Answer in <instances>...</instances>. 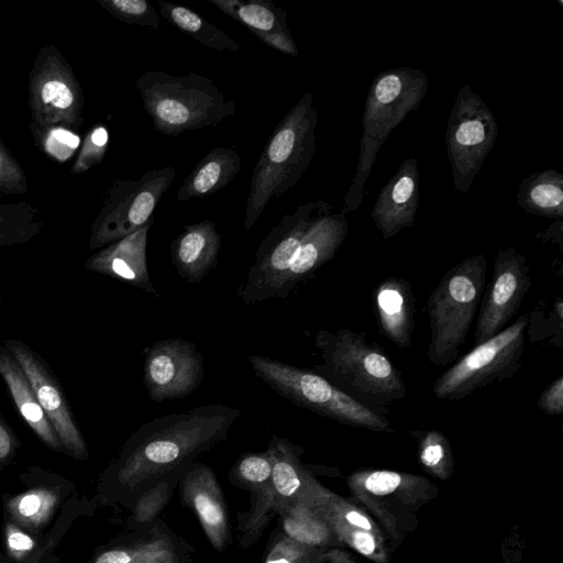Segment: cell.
I'll return each mask as SVG.
<instances>
[{
    "instance_id": "obj_1",
    "label": "cell",
    "mask_w": 563,
    "mask_h": 563,
    "mask_svg": "<svg viewBox=\"0 0 563 563\" xmlns=\"http://www.w3.org/2000/svg\"><path fill=\"white\" fill-rule=\"evenodd\" d=\"M239 408L205 405L154 418L136 429L100 476L95 503L132 507L150 486L186 470L221 441Z\"/></svg>"
},
{
    "instance_id": "obj_2",
    "label": "cell",
    "mask_w": 563,
    "mask_h": 563,
    "mask_svg": "<svg viewBox=\"0 0 563 563\" xmlns=\"http://www.w3.org/2000/svg\"><path fill=\"white\" fill-rule=\"evenodd\" d=\"M313 345L322 363L312 371L372 410L386 416L393 402L406 397L401 373L378 344L367 342L365 332L322 329Z\"/></svg>"
},
{
    "instance_id": "obj_3",
    "label": "cell",
    "mask_w": 563,
    "mask_h": 563,
    "mask_svg": "<svg viewBox=\"0 0 563 563\" xmlns=\"http://www.w3.org/2000/svg\"><path fill=\"white\" fill-rule=\"evenodd\" d=\"M318 112L307 91L271 133L255 164L243 227L250 231L273 197L286 194L301 178L316 153Z\"/></svg>"
},
{
    "instance_id": "obj_4",
    "label": "cell",
    "mask_w": 563,
    "mask_h": 563,
    "mask_svg": "<svg viewBox=\"0 0 563 563\" xmlns=\"http://www.w3.org/2000/svg\"><path fill=\"white\" fill-rule=\"evenodd\" d=\"M427 89L428 79L421 69L398 67L374 77L366 96L356 170L344 196L343 214L360 208L382 145L406 115L418 109Z\"/></svg>"
},
{
    "instance_id": "obj_5",
    "label": "cell",
    "mask_w": 563,
    "mask_h": 563,
    "mask_svg": "<svg viewBox=\"0 0 563 563\" xmlns=\"http://www.w3.org/2000/svg\"><path fill=\"white\" fill-rule=\"evenodd\" d=\"M136 87L153 126L165 135L216 126L235 114L234 100L227 99L212 79L196 73L174 76L146 70Z\"/></svg>"
},
{
    "instance_id": "obj_6",
    "label": "cell",
    "mask_w": 563,
    "mask_h": 563,
    "mask_svg": "<svg viewBox=\"0 0 563 563\" xmlns=\"http://www.w3.org/2000/svg\"><path fill=\"white\" fill-rule=\"evenodd\" d=\"M487 260L478 254L450 268L427 300L430 342L428 358L445 366L465 343L485 289Z\"/></svg>"
},
{
    "instance_id": "obj_7",
    "label": "cell",
    "mask_w": 563,
    "mask_h": 563,
    "mask_svg": "<svg viewBox=\"0 0 563 563\" xmlns=\"http://www.w3.org/2000/svg\"><path fill=\"white\" fill-rule=\"evenodd\" d=\"M249 362L257 377L299 407L354 428L393 430L387 416L355 400L314 371L257 354L250 355Z\"/></svg>"
},
{
    "instance_id": "obj_8",
    "label": "cell",
    "mask_w": 563,
    "mask_h": 563,
    "mask_svg": "<svg viewBox=\"0 0 563 563\" xmlns=\"http://www.w3.org/2000/svg\"><path fill=\"white\" fill-rule=\"evenodd\" d=\"M528 316H519L510 325L472 351L440 375L432 387L442 401L461 400L496 382L511 378L521 366Z\"/></svg>"
},
{
    "instance_id": "obj_9",
    "label": "cell",
    "mask_w": 563,
    "mask_h": 563,
    "mask_svg": "<svg viewBox=\"0 0 563 563\" xmlns=\"http://www.w3.org/2000/svg\"><path fill=\"white\" fill-rule=\"evenodd\" d=\"M332 208L329 202L317 200L300 205L295 212L282 218L261 242L254 264L239 286L238 294L244 303L277 298L306 232L318 219L330 214Z\"/></svg>"
},
{
    "instance_id": "obj_10",
    "label": "cell",
    "mask_w": 563,
    "mask_h": 563,
    "mask_svg": "<svg viewBox=\"0 0 563 563\" xmlns=\"http://www.w3.org/2000/svg\"><path fill=\"white\" fill-rule=\"evenodd\" d=\"M495 114L468 85L455 97L448 124L445 144L455 189L466 194L482 169L497 137Z\"/></svg>"
},
{
    "instance_id": "obj_11",
    "label": "cell",
    "mask_w": 563,
    "mask_h": 563,
    "mask_svg": "<svg viewBox=\"0 0 563 563\" xmlns=\"http://www.w3.org/2000/svg\"><path fill=\"white\" fill-rule=\"evenodd\" d=\"M175 176V167L166 166L136 180H114L91 225L89 249H102L154 220L156 206Z\"/></svg>"
},
{
    "instance_id": "obj_12",
    "label": "cell",
    "mask_w": 563,
    "mask_h": 563,
    "mask_svg": "<svg viewBox=\"0 0 563 563\" xmlns=\"http://www.w3.org/2000/svg\"><path fill=\"white\" fill-rule=\"evenodd\" d=\"M31 122L78 132L85 121L82 88L73 67L54 44L43 45L29 74Z\"/></svg>"
},
{
    "instance_id": "obj_13",
    "label": "cell",
    "mask_w": 563,
    "mask_h": 563,
    "mask_svg": "<svg viewBox=\"0 0 563 563\" xmlns=\"http://www.w3.org/2000/svg\"><path fill=\"white\" fill-rule=\"evenodd\" d=\"M531 285L532 277L525 255L514 247L499 250L495 257L492 279L485 286L477 311L475 345L487 341L507 327L519 311Z\"/></svg>"
},
{
    "instance_id": "obj_14",
    "label": "cell",
    "mask_w": 563,
    "mask_h": 563,
    "mask_svg": "<svg viewBox=\"0 0 563 563\" xmlns=\"http://www.w3.org/2000/svg\"><path fill=\"white\" fill-rule=\"evenodd\" d=\"M272 460V477L256 495L252 511L239 526L240 544L251 545L261 536L269 520L291 503L305 486L300 465L301 449L288 439L273 435L266 450Z\"/></svg>"
},
{
    "instance_id": "obj_15",
    "label": "cell",
    "mask_w": 563,
    "mask_h": 563,
    "mask_svg": "<svg viewBox=\"0 0 563 563\" xmlns=\"http://www.w3.org/2000/svg\"><path fill=\"white\" fill-rule=\"evenodd\" d=\"M2 345L22 367L36 399L51 422L64 453L78 461L89 456L63 388L44 358L20 339H7Z\"/></svg>"
},
{
    "instance_id": "obj_16",
    "label": "cell",
    "mask_w": 563,
    "mask_h": 563,
    "mask_svg": "<svg viewBox=\"0 0 563 563\" xmlns=\"http://www.w3.org/2000/svg\"><path fill=\"white\" fill-rule=\"evenodd\" d=\"M203 373L201 353L183 338L158 340L144 350L143 383L155 402L189 396L200 386Z\"/></svg>"
},
{
    "instance_id": "obj_17",
    "label": "cell",
    "mask_w": 563,
    "mask_h": 563,
    "mask_svg": "<svg viewBox=\"0 0 563 563\" xmlns=\"http://www.w3.org/2000/svg\"><path fill=\"white\" fill-rule=\"evenodd\" d=\"M25 489L2 497L3 519L40 538L67 499L75 484L64 476L40 466H30L19 475Z\"/></svg>"
},
{
    "instance_id": "obj_18",
    "label": "cell",
    "mask_w": 563,
    "mask_h": 563,
    "mask_svg": "<svg viewBox=\"0 0 563 563\" xmlns=\"http://www.w3.org/2000/svg\"><path fill=\"white\" fill-rule=\"evenodd\" d=\"M185 505L197 515L209 542L223 551L230 542L227 505L213 471L202 463H192L179 479Z\"/></svg>"
},
{
    "instance_id": "obj_19",
    "label": "cell",
    "mask_w": 563,
    "mask_h": 563,
    "mask_svg": "<svg viewBox=\"0 0 563 563\" xmlns=\"http://www.w3.org/2000/svg\"><path fill=\"white\" fill-rule=\"evenodd\" d=\"M420 196V174L413 157L405 159L379 191L371 218L382 233L390 239L411 228L416 220Z\"/></svg>"
},
{
    "instance_id": "obj_20",
    "label": "cell",
    "mask_w": 563,
    "mask_h": 563,
    "mask_svg": "<svg viewBox=\"0 0 563 563\" xmlns=\"http://www.w3.org/2000/svg\"><path fill=\"white\" fill-rule=\"evenodd\" d=\"M345 214L330 213L318 219L306 232L295 260L287 271L277 298L287 297L332 260L347 234Z\"/></svg>"
},
{
    "instance_id": "obj_21",
    "label": "cell",
    "mask_w": 563,
    "mask_h": 563,
    "mask_svg": "<svg viewBox=\"0 0 563 563\" xmlns=\"http://www.w3.org/2000/svg\"><path fill=\"white\" fill-rule=\"evenodd\" d=\"M154 220L102 247L86 261L85 267L158 297V291L150 278L146 260L147 234Z\"/></svg>"
},
{
    "instance_id": "obj_22",
    "label": "cell",
    "mask_w": 563,
    "mask_h": 563,
    "mask_svg": "<svg viewBox=\"0 0 563 563\" xmlns=\"http://www.w3.org/2000/svg\"><path fill=\"white\" fill-rule=\"evenodd\" d=\"M221 236L212 220L184 227L170 243L172 263L179 277L199 284L218 264Z\"/></svg>"
},
{
    "instance_id": "obj_23",
    "label": "cell",
    "mask_w": 563,
    "mask_h": 563,
    "mask_svg": "<svg viewBox=\"0 0 563 563\" xmlns=\"http://www.w3.org/2000/svg\"><path fill=\"white\" fill-rule=\"evenodd\" d=\"M415 301L409 282L400 277L385 278L374 290V303L380 331L400 349L411 346Z\"/></svg>"
},
{
    "instance_id": "obj_24",
    "label": "cell",
    "mask_w": 563,
    "mask_h": 563,
    "mask_svg": "<svg viewBox=\"0 0 563 563\" xmlns=\"http://www.w3.org/2000/svg\"><path fill=\"white\" fill-rule=\"evenodd\" d=\"M0 376L8 387L19 413L35 435L51 450L64 453L22 367L3 345H0Z\"/></svg>"
},
{
    "instance_id": "obj_25",
    "label": "cell",
    "mask_w": 563,
    "mask_h": 563,
    "mask_svg": "<svg viewBox=\"0 0 563 563\" xmlns=\"http://www.w3.org/2000/svg\"><path fill=\"white\" fill-rule=\"evenodd\" d=\"M242 168L234 148L217 146L202 157L184 180L177 201L205 198L227 187Z\"/></svg>"
},
{
    "instance_id": "obj_26",
    "label": "cell",
    "mask_w": 563,
    "mask_h": 563,
    "mask_svg": "<svg viewBox=\"0 0 563 563\" xmlns=\"http://www.w3.org/2000/svg\"><path fill=\"white\" fill-rule=\"evenodd\" d=\"M517 203L530 214L563 219V175L554 168L536 172L519 185Z\"/></svg>"
},
{
    "instance_id": "obj_27",
    "label": "cell",
    "mask_w": 563,
    "mask_h": 563,
    "mask_svg": "<svg viewBox=\"0 0 563 563\" xmlns=\"http://www.w3.org/2000/svg\"><path fill=\"white\" fill-rule=\"evenodd\" d=\"M157 5L166 21L200 44L219 52H238L241 48L239 42L189 8L163 0Z\"/></svg>"
},
{
    "instance_id": "obj_28",
    "label": "cell",
    "mask_w": 563,
    "mask_h": 563,
    "mask_svg": "<svg viewBox=\"0 0 563 563\" xmlns=\"http://www.w3.org/2000/svg\"><path fill=\"white\" fill-rule=\"evenodd\" d=\"M249 30L282 32L288 30L287 12L269 0H208Z\"/></svg>"
},
{
    "instance_id": "obj_29",
    "label": "cell",
    "mask_w": 563,
    "mask_h": 563,
    "mask_svg": "<svg viewBox=\"0 0 563 563\" xmlns=\"http://www.w3.org/2000/svg\"><path fill=\"white\" fill-rule=\"evenodd\" d=\"M42 228L37 209L29 202L0 203V247L25 244Z\"/></svg>"
},
{
    "instance_id": "obj_30",
    "label": "cell",
    "mask_w": 563,
    "mask_h": 563,
    "mask_svg": "<svg viewBox=\"0 0 563 563\" xmlns=\"http://www.w3.org/2000/svg\"><path fill=\"white\" fill-rule=\"evenodd\" d=\"M93 500H86L74 493L60 509L53 528L46 531L41 538L38 550L30 555L23 563H43V561L54 554L62 538L69 530L71 523L80 516H88L93 512Z\"/></svg>"
},
{
    "instance_id": "obj_31",
    "label": "cell",
    "mask_w": 563,
    "mask_h": 563,
    "mask_svg": "<svg viewBox=\"0 0 563 563\" xmlns=\"http://www.w3.org/2000/svg\"><path fill=\"white\" fill-rule=\"evenodd\" d=\"M527 316L526 334H528L531 342L548 340L551 344L562 349L563 300L560 296L554 298L550 307L540 301Z\"/></svg>"
},
{
    "instance_id": "obj_32",
    "label": "cell",
    "mask_w": 563,
    "mask_h": 563,
    "mask_svg": "<svg viewBox=\"0 0 563 563\" xmlns=\"http://www.w3.org/2000/svg\"><path fill=\"white\" fill-rule=\"evenodd\" d=\"M181 476L167 477L146 488L132 505L128 525L133 528H146L167 504L173 488Z\"/></svg>"
},
{
    "instance_id": "obj_33",
    "label": "cell",
    "mask_w": 563,
    "mask_h": 563,
    "mask_svg": "<svg viewBox=\"0 0 563 563\" xmlns=\"http://www.w3.org/2000/svg\"><path fill=\"white\" fill-rule=\"evenodd\" d=\"M35 145L51 159L64 163L71 158L80 144L77 133L62 125L30 123Z\"/></svg>"
},
{
    "instance_id": "obj_34",
    "label": "cell",
    "mask_w": 563,
    "mask_h": 563,
    "mask_svg": "<svg viewBox=\"0 0 563 563\" xmlns=\"http://www.w3.org/2000/svg\"><path fill=\"white\" fill-rule=\"evenodd\" d=\"M272 477V460L268 453H245L230 472L232 485L257 493Z\"/></svg>"
},
{
    "instance_id": "obj_35",
    "label": "cell",
    "mask_w": 563,
    "mask_h": 563,
    "mask_svg": "<svg viewBox=\"0 0 563 563\" xmlns=\"http://www.w3.org/2000/svg\"><path fill=\"white\" fill-rule=\"evenodd\" d=\"M112 16L128 24L150 27L159 26V15L146 0H97Z\"/></svg>"
},
{
    "instance_id": "obj_36",
    "label": "cell",
    "mask_w": 563,
    "mask_h": 563,
    "mask_svg": "<svg viewBox=\"0 0 563 563\" xmlns=\"http://www.w3.org/2000/svg\"><path fill=\"white\" fill-rule=\"evenodd\" d=\"M130 563H183L172 537L154 530L140 536L137 550Z\"/></svg>"
},
{
    "instance_id": "obj_37",
    "label": "cell",
    "mask_w": 563,
    "mask_h": 563,
    "mask_svg": "<svg viewBox=\"0 0 563 563\" xmlns=\"http://www.w3.org/2000/svg\"><path fill=\"white\" fill-rule=\"evenodd\" d=\"M109 144V132L102 124L87 131L70 173L80 175L98 165L104 157Z\"/></svg>"
},
{
    "instance_id": "obj_38",
    "label": "cell",
    "mask_w": 563,
    "mask_h": 563,
    "mask_svg": "<svg viewBox=\"0 0 563 563\" xmlns=\"http://www.w3.org/2000/svg\"><path fill=\"white\" fill-rule=\"evenodd\" d=\"M3 540L5 555L12 563H23L30 555L38 550L41 544L40 537L4 519Z\"/></svg>"
},
{
    "instance_id": "obj_39",
    "label": "cell",
    "mask_w": 563,
    "mask_h": 563,
    "mask_svg": "<svg viewBox=\"0 0 563 563\" xmlns=\"http://www.w3.org/2000/svg\"><path fill=\"white\" fill-rule=\"evenodd\" d=\"M29 189L26 175L0 137V190L3 195H22Z\"/></svg>"
},
{
    "instance_id": "obj_40",
    "label": "cell",
    "mask_w": 563,
    "mask_h": 563,
    "mask_svg": "<svg viewBox=\"0 0 563 563\" xmlns=\"http://www.w3.org/2000/svg\"><path fill=\"white\" fill-rule=\"evenodd\" d=\"M303 555V544L280 534L271 547L264 563H298Z\"/></svg>"
},
{
    "instance_id": "obj_41",
    "label": "cell",
    "mask_w": 563,
    "mask_h": 563,
    "mask_svg": "<svg viewBox=\"0 0 563 563\" xmlns=\"http://www.w3.org/2000/svg\"><path fill=\"white\" fill-rule=\"evenodd\" d=\"M537 406L542 412L550 416L563 413V375H559L542 390Z\"/></svg>"
},
{
    "instance_id": "obj_42",
    "label": "cell",
    "mask_w": 563,
    "mask_h": 563,
    "mask_svg": "<svg viewBox=\"0 0 563 563\" xmlns=\"http://www.w3.org/2000/svg\"><path fill=\"white\" fill-rule=\"evenodd\" d=\"M260 41L267 46L289 56H297L299 51L288 30L282 32H261L250 30Z\"/></svg>"
},
{
    "instance_id": "obj_43",
    "label": "cell",
    "mask_w": 563,
    "mask_h": 563,
    "mask_svg": "<svg viewBox=\"0 0 563 563\" xmlns=\"http://www.w3.org/2000/svg\"><path fill=\"white\" fill-rule=\"evenodd\" d=\"M401 483V476L396 472L377 471L365 479V488L374 495H387L393 493Z\"/></svg>"
},
{
    "instance_id": "obj_44",
    "label": "cell",
    "mask_w": 563,
    "mask_h": 563,
    "mask_svg": "<svg viewBox=\"0 0 563 563\" xmlns=\"http://www.w3.org/2000/svg\"><path fill=\"white\" fill-rule=\"evenodd\" d=\"M19 446V439L0 415V470L11 463Z\"/></svg>"
},
{
    "instance_id": "obj_45",
    "label": "cell",
    "mask_w": 563,
    "mask_h": 563,
    "mask_svg": "<svg viewBox=\"0 0 563 563\" xmlns=\"http://www.w3.org/2000/svg\"><path fill=\"white\" fill-rule=\"evenodd\" d=\"M353 544L355 549L364 555H371L375 550L374 538L366 532H354Z\"/></svg>"
},
{
    "instance_id": "obj_46",
    "label": "cell",
    "mask_w": 563,
    "mask_h": 563,
    "mask_svg": "<svg viewBox=\"0 0 563 563\" xmlns=\"http://www.w3.org/2000/svg\"><path fill=\"white\" fill-rule=\"evenodd\" d=\"M346 519L350 523L354 525V526H357L360 528H363L365 530H369L371 529V523L369 521L364 517L362 516L361 514L356 512V511H350L346 514Z\"/></svg>"
},
{
    "instance_id": "obj_47",
    "label": "cell",
    "mask_w": 563,
    "mask_h": 563,
    "mask_svg": "<svg viewBox=\"0 0 563 563\" xmlns=\"http://www.w3.org/2000/svg\"><path fill=\"white\" fill-rule=\"evenodd\" d=\"M43 563H60V560L58 556L51 554L43 561Z\"/></svg>"
},
{
    "instance_id": "obj_48",
    "label": "cell",
    "mask_w": 563,
    "mask_h": 563,
    "mask_svg": "<svg viewBox=\"0 0 563 563\" xmlns=\"http://www.w3.org/2000/svg\"><path fill=\"white\" fill-rule=\"evenodd\" d=\"M0 563H12L5 553L0 552Z\"/></svg>"
},
{
    "instance_id": "obj_49",
    "label": "cell",
    "mask_w": 563,
    "mask_h": 563,
    "mask_svg": "<svg viewBox=\"0 0 563 563\" xmlns=\"http://www.w3.org/2000/svg\"><path fill=\"white\" fill-rule=\"evenodd\" d=\"M298 563H309L308 561H303L302 559Z\"/></svg>"
},
{
    "instance_id": "obj_50",
    "label": "cell",
    "mask_w": 563,
    "mask_h": 563,
    "mask_svg": "<svg viewBox=\"0 0 563 563\" xmlns=\"http://www.w3.org/2000/svg\"><path fill=\"white\" fill-rule=\"evenodd\" d=\"M2 197H3V194H2V191L0 190V199H1Z\"/></svg>"
},
{
    "instance_id": "obj_51",
    "label": "cell",
    "mask_w": 563,
    "mask_h": 563,
    "mask_svg": "<svg viewBox=\"0 0 563 563\" xmlns=\"http://www.w3.org/2000/svg\"><path fill=\"white\" fill-rule=\"evenodd\" d=\"M1 301H2V298H1V296H0V305H1Z\"/></svg>"
}]
</instances>
